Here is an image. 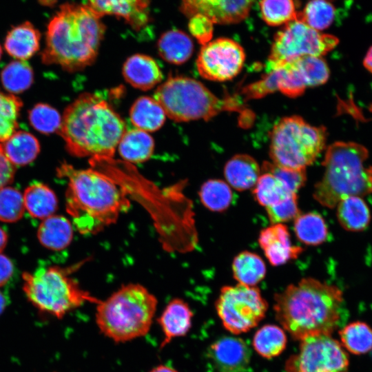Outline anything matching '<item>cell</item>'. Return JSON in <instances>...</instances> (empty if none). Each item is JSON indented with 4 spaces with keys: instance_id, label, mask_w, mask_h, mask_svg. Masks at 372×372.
Listing matches in <instances>:
<instances>
[{
    "instance_id": "obj_1",
    "label": "cell",
    "mask_w": 372,
    "mask_h": 372,
    "mask_svg": "<svg viewBox=\"0 0 372 372\" xmlns=\"http://www.w3.org/2000/svg\"><path fill=\"white\" fill-rule=\"evenodd\" d=\"M342 291L312 278L301 279L274 296L276 318L295 340L329 335L338 327Z\"/></svg>"
},
{
    "instance_id": "obj_2",
    "label": "cell",
    "mask_w": 372,
    "mask_h": 372,
    "mask_svg": "<svg viewBox=\"0 0 372 372\" xmlns=\"http://www.w3.org/2000/svg\"><path fill=\"white\" fill-rule=\"evenodd\" d=\"M126 130L123 119L103 96L86 92L66 107L59 134L74 156L112 158Z\"/></svg>"
},
{
    "instance_id": "obj_3",
    "label": "cell",
    "mask_w": 372,
    "mask_h": 372,
    "mask_svg": "<svg viewBox=\"0 0 372 372\" xmlns=\"http://www.w3.org/2000/svg\"><path fill=\"white\" fill-rule=\"evenodd\" d=\"M57 171L60 177L68 179L66 210L81 234L98 233L130 208L125 190L109 175L94 168L75 169L67 163Z\"/></svg>"
},
{
    "instance_id": "obj_4",
    "label": "cell",
    "mask_w": 372,
    "mask_h": 372,
    "mask_svg": "<svg viewBox=\"0 0 372 372\" xmlns=\"http://www.w3.org/2000/svg\"><path fill=\"white\" fill-rule=\"evenodd\" d=\"M101 18L87 4H63L48 25L43 62L68 72L92 64L105 32Z\"/></svg>"
},
{
    "instance_id": "obj_5",
    "label": "cell",
    "mask_w": 372,
    "mask_h": 372,
    "mask_svg": "<svg viewBox=\"0 0 372 372\" xmlns=\"http://www.w3.org/2000/svg\"><path fill=\"white\" fill-rule=\"evenodd\" d=\"M368 157V149L355 142L337 141L329 145L322 162L324 174L314 187L316 200L334 208L347 196L372 194V166L365 165Z\"/></svg>"
},
{
    "instance_id": "obj_6",
    "label": "cell",
    "mask_w": 372,
    "mask_h": 372,
    "mask_svg": "<svg viewBox=\"0 0 372 372\" xmlns=\"http://www.w3.org/2000/svg\"><path fill=\"white\" fill-rule=\"evenodd\" d=\"M157 299L137 283L122 285L96 304L95 321L101 333L115 343L145 336L157 308Z\"/></svg>"
},
{
    "instance_id": "obj_7",
    "label": "cell",
    "mask_w": 372,
    "mask_h": 372,
    "mask_svg": "<svg viewBox=\"0 0 372 372\" xmlns=\"http://www.w3.org/2000/svg\"><path fill=\"white\" fill-rule=\"evenodd\" d=\"M154 98L166 116L177 122L208 121L222 112L245 110L236 96L218 98L200 81L184 76H169L156 88Z\"/></svg>"
},
{
    "instance_id": "obj_8",
    "label": "cell",
    "mask_w": 372,
    "mask_h": 372,
    "mask_svg": "<svg viewBox=\"0 0 372 372\" xmlns=\"http://www.w3.org/2000/svg\"><path fill=\"white\" fill-rule=\"evenodd\" d=\"M23 279V289L29 301L41 311L59 319L85 302L100 301L61 267H41L32 273H24Z\"/></svg>"
},
{
    "instance_id": "obj_9",
    "label": "cell",
    "mask_w": 372,
    "mask_h": 372,
    "mask_svg": "<svg viewBox=\"0 0 372 372\" xmlns=\"http://www.w3.org/2000/svg\"><path fill=\"white\" fill-rule=\"evenodd\" d=\"M327 137L324 126L311 125L296 115L282 118L270 134L272 163L290 169H305L324 150Z\"/></svg>"
},
{
    "instance_id": "obj_10",
    "label": "cell",
    "mask_w": 372,
    "mask_h": 372,
    "mask_svg": "<svg viewBox=\"0 0 372 372\" xmlns=\"http://www.w3.org/2000/svg\"><path fill=\"white\" fill-rule=\"evenodd\" d=\"M338 43L334 35L314 30L298 19L293 20L276 34L266 72L302 56H322Z\"/></svg>"
},
{
    "instance_id": "obj_11",
    "label": "cell",
    "mask_w": 372,
    "mask_h": 372,
    "mask_svg": "<svg viewBox=\"0 0 372 372\" xmlns=\"http://www.w3.org/2000/svg\"><path fill=\"white\" fill-rule=\"evenodd\" d=\"M215 306L223 325L234 334L256 327L268 308L258 287L239 283L222 287Z\"/></svg>"
},
{
    "instance_id": "obj_12",
    "label": "cell",
    "mask_w": 372,
    "mask_h": 372,
    "mask_svg": "<svg viewBox=\"0 0 372 372\" xmlns=\"http://www.w3.org/2000/svg\"><path fill=\"white\" fill-rule=\"evenodd\" d=\"M349 359L340 342L329 335L301 340L300 350L287 363L288 372H347Z\"/></svg>"
},
{
    "instance_id": "obj_13",
    "label": "cell",
    "mask_w": 372,
    "mask_h": 372,
    "mask_svg": "<svg viewBox=\"0 0 372 372\" xmlns=\"http://www.w3.org/2000/svg\"><path fill=\"white\" fill-rule=\"evenodd\" d=\"M245 60L244 49L238 42L220 37L203 45L196 59V68L204 79L225 81L239 74Z\"/></svg>"
},
{
    "instance_id": "obj_14",
    "label": "cell",
    "mask_w": 372,
    "mask_h": 372,
    "mask_svg": "<svg viewBox=\"0 0 372 372\" xmlns=\"http://www.w3.org/2000/svg\"><path fill=\"white\" fill-rule=\"evenodd\" d=\"M255 0H181L180 10L190 18L203 14L214 24H235L249 14Z\"/></svg>"
},
{
    "instance_id": "obj_15",
    "label": "cell",
    "mask_w": 372,
    "mask_h": 372,
    "mask_svg": "<svg viewBox=\"0 0 372 372\" xmlns=\"http://www.w3.org/2000/svg\"><path fill=\"white\" fill-rule=\"evenodd\" d=\"M251 352L241 338L225 336L214 342L208 356L218 372H247Z\"/></svg>"
},
{
    "instance_id": "obj_16",
    "label": "cell",
    "mask_w": 372,
    "mask_h": 372,
    "mask_svg": "<svg viewBox=\"0 0 372 372\" xmlns=\"http://www.w3.org/2000/svg\"><path fill=\"white\" fill-rule=\"evenodd\" d=\"M87 2L101 17L115 16L123 19L134 30H141L150 21L149 0H87Z\"/></svg>"
},
{
    "instance_id": "obj_17",
    "label": "cell",
    "mask_w": 372,
    "mask_h": 372,
    "mask_svg": "<svg viewBox=\"0 0 372 372\" xmlns=\"http://www.w3.org/2000/svg\"><path fill=\"white\" fill-rule=\"evenodd\" d=\"M258 242L273 266H279L295 259L303 251L302 247L292 245L289 230L282 223L272 224L262 230Z\"/></svg>"
},
{
    "instance_id": "obj_18",
    "label": "cell",
    "mask_w": 372,
    "mask_h": 372,
    "mask_svg": "<svg viewBox=\"0 0 372 372\" xmlns=\"http://www.w3.org/2000/svg\"><path fill=\"white\" fill-rule=\"evenodd\" d=\"M192 311L187 302L180 298L170 300L157 319L163 335L160 349L174 339L185 336L192 327Z\"/></svg>"
},
{
    "instance_id": "obj_19",
    "label": "cell",
    "mask_w": 372,
    "mask_h": 372,
    "mask_svg": "<svg viewBox=\"0 0 372 372\" xmlns=\"http://www.w3.org/2000/svg\"><path fill=\"white\" fill-rule=\"evenodd\" d=\"M123 75L132 86L148 90L163 79V73L157 62L151 56L136 54L130 56L123 66Z\"/></svg>"
},
{
    "instance_id": "obj_20",
    "label": "cell",
    "mask_w": 372,
    "mask_h": 372,
    "mask_svg": "<svg viewBox=\"0 0 372 372\" xmlns=\"http://www.w3.org/2000/svg\"><path fill=\"white\" fill-rule=\"evenodd\" d=\"M260 168L252 156L240 154L225 164L224 175L227 183L238 191L253 188L260 176Z\"/></svg>"
},
{
    "instance_id": "obj_21",
    "label": "cell",
    "mask_w": 372,
    "mask_h": 372,
    "mask_svg": "<svg viewBox=\"0 0 372 372\" xmlns=\"http://www.w3.org/2000/svg\"><path fill=\"white\" fill-rule=\"evenodd\" d=\"M40 39L39 31L30 22L25 21L8 32L4 46L10 56L27 59L39 50Z\"/></svg>"
},
{
    "instance_id": "obj_22",
    "label": "cell",
    "mask_w": 372,
    "mask_h": 372,
    "mask_svg": "<svg viewBox=\"0 0 372 372\" xmlns=\"http://www.w3.org/2000/svg\"><path fill=\"white\" fill-rule=\"evenodd\" d=\"M123 160L131 163H141L151 158L154 150L153 138L145 131L135 128L126 130L118 145Z\"/></svg>"
},
{
    "instance_id": "obj_23",
    "label": "cell",
    "mask_w": 372,
    "mask_h": 372,
    "mask_svg": "<svg viewBox=\"0 0 372 372\" xmlns=\"http://www.w3.org/2000/svg\"><path fill=\"white\" fill-rule=\"evenodd\" d=\"M336 215L340 225L349 231H361L369 225L371 212L361 196H349L341 199L336 205Z\"/></svg>"
},
{
    "instance_id": "obj_24",
    "label": "cell",
    "mask_w": 372,
    "mask_h": 372,
    "mask_svg": "<svg viewBox=\"0 0 372 372\" xmlns=\"http://www.w3.org/2000/svg\"><path fill=\"white\" fill-rule=\"evenodd\" d=\"M73 237V227L63 216L52 215L43 220L38 229V238L41 245L54 251L68 247Z\"/></svg>"
},
{
    "instance_id": "obj_25",
    "label": "cell",
    "mask_w": 372,
    "mask_h": 372,
    "mask_svg": "<svg viewBox=\"0 0 372 372\" xmlns=\"http://www.w3.org/2000/svg\"><path fill=\"white\" fill-rule=\"evenodd\" d=\"M159 55L169 63L180 65L192 55L194 43L185 32L171 30L164 32L157 43Z\"/></svg>"
},
{
    "instance_id": "obj_26",
    "label": "cell",
    "mask_w": 372,
    "mask_h": 372,
    "mask_svg": "<svg viewBox=\"0 0 372 372\" xmlns=\"http://www.w3.org/2000/svg\"><path fill=\"white\" fill-rule=\"evenodd\" d=\"M130 118L136 128L148 132L159 130L165 121L166 114L154 98L141 96L132 105Z\"/></svg>"
},
{
    "instance_id": "obj_27",
    "label": "cell",
    "mask_w": 372,
    "mask_h": 372,
    "mask_svg": "<svg viewBox=\"0 0 372 372\" xmlns=\"http://www.w3.org/2000/svg\"><path fill=\"white\" fill-rule=\"evenodd\" d=\"M25 209L34 218L45 219L57 209L58 200L54 192L40 183L30 185L23 194Z\"/></svg>"
},
{
    "instance_id": "obj_28",
    "label": "cell",
    "mask_w": 372,
    "mask_h": 372,
    "mask_svg": "<svg viewBox=\"0 0 372 372\" xmlns=\"http://www.w3.org/2000/svg\"><path fill=\"white\" fill-rule=\"evenodd\" d=\"M9 161L14 165H24L34 160L40 150L38 140L31 134L14 132L2 145Z\"/></svg>"
},
{
    "instance_id": "obj_29",
    "label": "cell",
    "mask_w": 372,
    "mask_h": 372,
    "mask_svg": "<svg viewBox=\"0 0 372 372\" xmlns=\"http://www.w3.org/2000/svg\"><path fill=\"white\" fill-rule=\"evenodd\" d=\"M232 271L239 284L255 286L265 278L266 266L258 255L245 251L238 254L234 259Z\"/></svg>"
},
{
    "instance_id": "obj_30",
    "label": "cell",
    "mask_w": 372,
    "mask_h": 372,
    "mask_svg": "<svg viewBox=\"0 0 372 372\" xmlns=\"http://www.w3.org/2000/svg\"><path fill=\"white\" fill-rule=\"evenodd\" d=\"M340 344L346 351L360 355L372 351V328L366 322L355 321L339 331Z\"/></svg>"
},
{
    "instance_id": "obj_31",
    "label": "cell",
    "mask_w": 372,
    "mask_h": 372,
    "mask_svg": "<svg viewBox=\"0 0 372 372\" xmlns=\"http://www.w3.org/2000/svg\"><path fill=\"white\" fill-rule=\"evenodd\" d=\"M294 231L298 240L307 245H319L328 236L327 224L322 216L316 212L300 214L295 218Z\"/></svg>"
},
{
    "instance_id": "obj_32",
    "label": "cell",
    "mask_w": 372,
    "mask_h": 372,
    "mask_svg": "<svg viewBox=\"0 0 372 372\" xmlns=\"http://www.w3.org/2000/svg\"><path fill=\"white\" fill-rule=\"evenodd\" d=\"M285 331L274 324H266L260 328L253 338V347L262 357L270 359L279 355L287 346Z\"/></svg>"
},
{
    "instance_id": "obj_33",
    "label": "cell",
    "mask_w": 372,
    "mask_h": 372,
    "mask_svg": "<svg viewBox=\"0 0 372 372\" xmlns=\"http://www.w3.org/2000/svg\"><path fill=\"white\" fill-rule=\"evenodd\" d=\"M253 188L255 199L265 208L296 194L291 192L280 179L269 173H262Z\"/></svg>"
},
{
    "instance_id": "obj_34",
    "label": "cell",
    "mask_w": 372,
    "mask_h": 372,
    "mask_svg": "<svg viewBox=\"0 0 372 372\" xmlns=\"http://www.w3.org/2000/svg\"><path fill=\"white\" fill-rule=\"evenodd\" d=\"M335 17V8L327 0H309L302 11L297 12L296 19L321 32L332 24Z\"/></svg>"
},
{
    "instance_id": "obj_35",
    "label": "cell",
    "mask_w": 372,
    "mask_h": 372,
    "mask_svg": "<svg viewBox=\"0 0 372 372\" xmlns=\"http://www.w3.org/2000/svg\"><path fill=\"white\" fill-rule=\"evenodd\" d=\"M198 194L203 205L216 212L225 211L230 206L233 198L228 183L219 179H211L204 183Z\"/></svg>"
},
{
    "instance_id": "obj_36",
    "label": "cell",
    "mask_w": 372,
    "mask_h": 372,
    "mask_svg": "<svg viewBox=\"0 0 372 372\" xmlns=\"http://www.w3.org/2000/svg\"><path fill=\"white\" fill-rule=\"evenodd\" d=\"M260 15L269 25L278 26L296 19L293 0H260Z\"/></svg>"
},
{
    "instance_id": "obj_37",
    "label": "cell",
    "mask_w": 372,
    "mask_h": 372,
    "mask_svg": "<svg viewBox=\"0 0 372 372\" xmlns=\"http://www.w3.org/2000/svg\"><path fill=\"white\" fill-rule=\"evenodd\" d=\"M3 87L9 92L20 93L32 85L33 72L30 65L24 61H14L7 65L1 72Z\"/></svg>"
},
{
    "instance_id": "obj_38",
    "label": "cell",
    "mask_w": 372,
    "mask_h": 372,
    "mask_svg": "<svg viewBox=\"0 0 372 372\" xmlns=\"http://www.w3.org/2000/svg\"><path fill=\"white\" fill-rule=\"evenodd\" d=\"M21 106L19 98L0 92V141L4 142L15 132Z\"/></svg>"
},
{
    "instance_id": "obj_39",
    "label": "cell",
    "mask_w": 372,
    "mask_h": 372,
    "mask_svg": "<svg viewBox=\"0 0 372 372\" xmlns=\"http://www.w3.org/2000/svg\"><path fill=\"white\" fill-rule=\"evenodd\" d=\"M25 210L23 196L11 187L0 189V220L13 223L19 220Z\"/></svg>"
},
{
    "instance_id": "obj_40",
    "label": "cell",
    "mask_w": 372,
    "mask_h": 372,
    "mask_svg": "<svg viewBox=\"0 0 372 372\" xmlns=\"http://www.w3.org/2000/svg\"><path fill=\"white\" fill-rule=\"evenodd\" d=\"M61 119L59 112L47 104L39 103L29 112V120L33 127L46 134L59 131Z\"/></svg>"
},
{
    "instance_id": "obj_41",
    "label": "cell",
    "mask_w": 372,
    "mask_h": 372,
    "mask_svg": "<svg viewBox=\"0 0 372 372\" xmlns=\"http://www.w3.org/2000/svg\"><path fill=\"white\" fill-rule=\"evenodd\" d=\"M261 170L262 173H269L277 177L291 192L296 194L307 180L305 169H294L279 166L272 162H264Z\"/></svg>"
},
{
    "instance_id": "obj_42",
    "label": "cell",
    "mask_w": 372,
    "mask_h": 372,
    "mask_svg": "<svg viewBox=\"0 0 372 372\" xmlns=\"http://www.w3.org/2000/svg\"><path fill=\"white\" fill-rule=\"evenodd\" d=\"M265 209L272 224L289 221L296 218L300 214L298 205L297 194H293Z\"/></svg>"
},
{
    "instance_id": "obj_43",
    "label": "cell",
    "mask_w": 372,
    "mask_h": 372,
    "mask_svg": "<svg viewBox=\"0 0 372 372\" xmlns=\"http://www.w3.org/2000/svg\"><path fill=\"white\" fill-rule=\"evenodd\" d=\"M188 28L192 35L203 45L211 39L214 23L203 14H196L189 18Z\"/></svg>"
},
{
    "instance_id": "obj_44",
    "label": "cell",
    "mask_w": 372,
    "mask_h": 372,
    "mask_svg": "<svg viewBox=\"0 0 372 372\" xmlns=\"http://www.w3.org/2000/svg\"><path fill=\"white\" fill-rule=\"evenodd\" d=\"M14 175V165L6 156L2 145H0V189L11 183Z\"/></svg>"
},
{
    "instance_id": "obj_45",
    "label": "cell",
    "mask_w": 372,
    "mask_h": 372,
    "mask_svg": "<svg viewBox=\"0 0 372 372\" xmlns=\"http://www.w3.org/2000/svg\"><path fill=\"white\" fill-rule=\"evenodd\" d=\"M14 266L11 260L0 254V287L6 285L11 278Z\"/></svg>"
},
{
    "instance_id": "obj_46",
    "label": "cell",
    "mask_w": 372,
    "mask_h": 372,
    "mask_svg": "<svg viewBox=\"0 0 372 372\" xmlns=\"http://www.w3.org/2000/svg\"><path fill=\"white\" fill-rule=\"evenodd\" d=\"M364 67L372 73V46L368 50L363 61Z\"/></svg>"
},
{
    "instance_id": "obj_47",
    "label": "cell",
    "mask_w": 372,
    "mask_h": 372,
    "mask_svg": "<svg viewBox=\"0 0 372 372\" xmlns=\"http://www.w3.org/2000/svg\"><path fill=\"white\" fill-rule=\"evenodd\" d=\"M149 372H178L175 369L165 364H159L153 367Z\"/></svg>"
},
{
    "instance_id": "obj_48",
    "label": "cell",
    "mask_w": 372,
    "mask_h": 372,
    "mask_svg": "<svg viewBox=\"0 0 372 372\" xmlns=\"http://www.w3.org/2000/svg\"><path fill=\"white\" fill-rule=\"evenodd\" d=\"M8 240L6 232L0 227V252L4 249Z\"/></svg>"
},
{
    "instance_id": "obj_49",
    "label": "cell",
    "mask_w": 372,
    "mask_h": 372,
    "mask_svg": "<svg viewBox=\"0 0 372 372\" xmlns=\"http://www.w3.org/2000/svg\"><path fill=\"white\" fill-rule=\"evenodd\" d=\"M8 299L6 296L0 291V314L4 311L7 304Z\"/></svg>"
},
{
    "instance_id": "obj_50",
    "label": "cell",
    "mask_w": 372,
    "mask_h": 372,
    "mask_svg": "<svg viewBox=\"0 0 372 372\" xmlns=\"http://www.w3.org/2000/svg\"><path fill=\"white\" fill-rule=\"evenodd\" d=\"M1 54H2V50H1V47L0 45V59H1Z\"/></svg>"
},
{
    "instance_id": "obj_51",
    "label": "cell",
    "mask_w": 372,
    "mask_h": 372,
    "mask_svg": "<svg viewBox=\"0 0 372 372\" xmlns=\"http://www.w3.org/2000/svg\"><path fill=\"white\" fill-rule=\"evenodd\" d=\"M52 1L53 2H54V1H55V0H50V2H51Z\"/></svg>"
}]
</instances>
